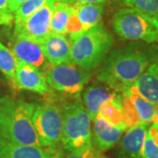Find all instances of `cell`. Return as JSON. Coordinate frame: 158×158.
Here are the masks:
<instances>
[{
	"mask_svg": "<svg viewBox=\"0 0 158 158\" xmlns=\"http://www.w3.org/2000/svg\"><path fill=\"white\" fill-rule=\"evenodd\" d=\"M158 58V47L133 44L113 51L102 65L97 78L113 90H128L146 69Z\"/></svg>",
	"mask_w": 158,
	"mask_h": 158,
	"instance_id": "6da1fadb",
	"label": "cell"
},
{
	"mask_svg": "<svg viewBox=\"0 0 158 158\" xmlns=\"http://www.w3.org/2000/svg\"><path fill=\"white\" fill-rule=\"evenodd\" d=\"M35 105L10 98H0V138L13 143L40 146L32 123Z\"/></svg>",
	"mask_w": 158,
	"mask_h": 158,
	"instance_id": "7a4b0ae2",
	"label": "cell"
},
{
	"mask_svg": "<svg viewBox=\"0 0 158 158\" xmlns=\"http://www.w3.org/2000/svg\"><path fill=\"white\" fill-rule=\"evenodd\" d=\"M113 42V34L98 25L70 41L71 62L81 69L90 72L105 59Z\"/></svg>",
	"mask_w": 158,
	"mask_h": 158,
	"instance_id": "3957f363",
	"label": "cell"
},
{
	"mask_svg": "<svg viewBox=\"0 0 158 158\" xmlns=\"http://www.w3.org/2000/svg\"><path fill=\"white\" fill-rule=\"evenodd\" d=\"M61 143L65 150L72 151L92 144L90 118L83 103L76 98L62 109Z\"/></svg>",
	"mask_w": 158,
	"mask_h": 158,
	"instance_id": "277c9868",
	"label": "cell"
},
{
	"mask_svg": "<svg viewBox=\"0 0 158 158\" xmlns=\"http://www.w3.org/2000/svg\"><path fill=\"white\" fill-rule=\"evenodd\" d=\"M114 32L130 40L153 43L158 38V19L145 12L126 7L116 11L112 19Z\"/></svg>",
	"mask_w": 158,
	"mask_h": 158,
	"instance_id": "5b68a950",
	"label": "cell"
},
{
	"mask_svg": "<svg viewBox=\"0 0 158 158\" xmlns=\"http://www.w3.org/2000/svg\"><path fill=\"white\" fill-rule=\"evenodd\" d=\"M62 118V109L54 102L34 106L32 123L40 147H56L61 141Z\"/></svg>",
	"mask_w": 158,
	"mask_h": 158,
	"instance_id": "8992f818",
	"label": "cell"
},
{
	"mask_svg": "<svg viewBox=\"0 0 158 158\" xmlns=\"http://www.w3.org/2000/svg\"><path fill=\"white\" fill-rule=\"evenodd\" d=\"M44 76L51 89L72 97L81 94L89 79L87 72L72 62L59 65L48 63L44 69Z\"/></svg>",
	"mask_w": 158,
	"mask_h": 158,
	"instance_id": "52a82bcc",
	"label": "cell"
},
{
	"mask_svg": "<svg viewBox=\"0 0 158 158\" xmlns=\"http://www.w3.org/2000/svg\"><path fill=\"white\" fill-rule=\"evenodd\" d=\"M121 106L127 129L138 125L149 124L156 112L154 104L129 90L122 93Z\"/></svg>",
	"mask_w": 158,
	"mask_h": 158,
	"instance_id": "ba28073f",
	"label": "cell"
},
{
	"mask_svg": "<svg viewBox=\"0 0 158 158\" xmlns=\"http://www.w3.org/2000/svg\"><path fill=\"white\" fill-rule=\"evenodd\" d=\"M55 9V1H48L14 30V34H22L42 44L51 34V19Z\"/></svg>",
	"mask_w": 158,
	"mask_h": 158,
	"instance_id": "9c48e42d",
	"label": "cell"
},
{
	"mask_svg": "<svg viewBox=\"0 0 158 158\" xmlns=\"http://www.w3.org/2000/svg\"><path fill=\"white\" fill-rule=\"evenodd\" d=\"M11 44V51L17 62H24L37 69L48 66L42 44L32 40L22 34H14Z\"/></svg>",
	"mask_w": 158,
	"mask_h": 158,
	"instance_id": "30bf717a",
	"label": "cell"
},
{
	"mask_svg": "<svg viewBox=\"0 0 158 158\" xmlns=\"http://www.w3.org/2000/svg\"><path fill=\"white\" fill-rule=\"evenodd\" d=\"M15 87L20 90L36 92L40 95H48L51 93L50 87L46 81L45 76L39 69L17 61Z\"/></svg>",
	"mask_w": 158,
	"mask_h": 158,
	"instance_id": "8fae6325",
	"label": "cell"
},
{
	"mask_svg": "<svg viewBox=\"0 0 158 158\" xmlns=\"http://www.w3.org/2000/svg\"><path fill=\"white\" fill-rule=\"evenodd\" d=\"M56 147L44 148L13 143L0 138V158H61Z\"/></svg>",
	"mask_w": 158,
	"mask_h": 158,
	"instance_id": "7c38bea8",
	"label": "cell"
},
{
	"mask_svg": "<svg viewBox=\"0 0 158 158\" xmlns=\"http://www.w3.org/2000/svg\"><path fill=\"white\" fill-rule=\"evenodd\" d=\"M122 93H119L107 85H92L83 94V106L90 120L96 118L101 106L109 101H121Z\"/></svg>",
	"mask_w": 158,
	"mask_h": 158,
	"instance_id": "4fadbf2b",
	"label": "cell"
},
{
	"mask_svg": "<svg viewBox=\"0 0 158 158\" xmlns=\"http://www.w3.org/2000/svg\"><path fill=\"white\" fill-rule=\"evenodd\" d=\"M148 124H141L130 127L118 145L117 158H144L143 144Z\"/></svg>",
	"mask_w": 158,
	"mask_h": 158,
	"instance_id": "5bb4252c",
	"label": "cell"
},
{
	"mask_svg": "<svg viewBox=\"0 0 158 158\" xmlns=\"http://www.w3.org/2000/svg\"><path fill=\"white\" fill-rule=\"evenodd\" d=\"M129 90L142 97L146 100L158 105V58H156L140 77L132 85Z\"/></svg>",
	"mask_w": 158,
	"mask_h": 158,
	"instance_id": "9a60e30c",
	"label": "cell"
},
{
	"mask_svg": "<svg viewBox=\"0 0 158 158\" xmlns=\"http://www.w3.org/2000/svg\"><path fill=\"white\" fill-rule=\"evenodd\" d=\"M46 59L51 65L71 62L70 41L65 35L51 33L42 43Z\"/></svg>",
	"mask_w": 158,
	"mask_h": 158,
	"instance_id": "2e32d148",
	"label": "cell"
},
{
	"mask_svg": "<svg viewBox=\"0 0 158 158\" xmlns=\"http://www.w3.org/2000/svg\"><path fill=\"white\" fill-rule=\"evenodd\" d=\"M93 141L95 147L99 151H106L119 141L123 130L110 124L105 118L98 116L94 118Z\"/></svg>",
	"mask_w": 158,
	"mask_h": 158,
	"instance_id": "e0dca14e",
	"label": "cell"
},
{
	"mask_svg": "<svg viewBox=\"0 0 158 158\" xmlns=\"http://www.w3.org/2000/svg\"><path fill=\"white\" fill-rule=\"evenodd\" d=\"M72 13L76 17L80 27L85 33L99 25L104 8L100 4H81L74 3L71 5Z\"/></svg>",
	"mask_w": 158,
	"mask_h": 158,
	"instance_id": "ac0fdd59",
	"label": "cell"
},
{
	"mask_svg": "<svg viewBox=\"0 0 158 158\" xmlns=\"http://www.w3.org/2000/svg\"><path fill=\"white\" fill-rule=\"evenodd\" d=\"M98 116L105 118L110 124L119 129L127 130L123 123V113L121 101H109L104 103L98 111Z\"/></svg>",
	"mask_w": 158,
	"mask_h": 158,
	"instance_id": "d6986e66",
	"label": "cell"
},
{
	"mask_svg": "<svg viewBox=\"0 0 158 158\" xmlns=\"http://www.w3.org/2000/svg\"><path fill=\"white\" fill-rule=\"evenodd\" d=\"M71 10V5L55 2V9L51 19V33L62 35L66 34V26Z\"/></svg>",
	"mask_w": 158,
	"mask_h": 158,
	"instance_id": "ffe728a7",
	"label": "cell"
},
{
	"mask_svg": "<svg viewBox=\"0 0 158 158\" xmlns=\"http://www.w3.org/2000/svg\"><path fill=\"white\" fill-rule=\"evenodd\" d=\"M15 57L12 55L11 49L6 48L0 41V71L5 75L13 87H15Z\"/></svg>",
	"mask_w": 158,
	"mask_h": 158,
	"instance_id": "44dd1931",
	"label": "cell"
},
{
	"mask_svg": "<svg viewBox=\"0 0 158 158\" xmlns=\"http://www.w3.org/2000/svg\"><path fill=\"white\" fill-rule=\"evenodd\" d=\"M48 1H52V0H26L25 2H23L14 12V19H13L15 25L14 30L19 28L20 25L27 18L30 17L32 14H34L35 11H38L42 6H45Z\"/></svg>",
	"mask_w": 158,
	"mask_h": 158,
	"instance_id": "7402d4cb",
	"label": "cell"
},
{
	"mask_svg": "<svg viewBox=\"0 0 158 158\" xmlns=\"http://www.w3.org/2000/svg\"><path fill=\"white\" fill-rule=\"evenodd\" d=\"M125 6L145 12L158 19V0H121Z\"/></svg>",
	"mask_w": 158,
	"mask_h": 158,
	"instance_id": "603a6c76",
	"label": "cell"
},
{
	"mask_svg": "<svg viewBox=\"0 0 158 158\" xmlns=\"http://www.w3.org/2000/svg\"><path fill=\"white\" fill-rule=\"evenodd\" d=\"M101 153L92 144L84 148L72 150L64 158H98Z\"/></svg>",
	"mask_w": 158,
	"mask_h": 158,
	"instance_id": "cb8c5ba5",
	"label": "cell"
},
{
	"mask_svg": "<svg viewBox=\"0 0 158 158\" xmlns=\"http://www.w3.org/2000/svg\"><path fill=\"white\" fill-rule=\"evenodd\" d=\"M14 19L9 6V0H0V26L11 25Z\"/></svg>",
	"mask_w": 158,
	"mask_h": 158,
	"instance_id": "d4e9b609",
	"label": "cell"
},
{
	"mask_svg": "<svg viewBox=\"0 0 158 158\" xmlns=\"http://www.w3.org/2000/svg\"><path fill=\"white\" fill-rule=\"evenodd\" d=\"M143 156L144 158H158V143L153 140L148 132L143 144Z\"/></svg>",
	"mask_w": 158,
	"mask_h": 158,
	"instance_id": "484cf974",
	"label": "cell"
},
{
	"mask_svg": "<svg viewBox=\"0 0 158 158\" xmlns=\"http://www.w3.org/2000/svg\"><path fill=\"white\" fill-rule=\"evenodd\" d=\"M26 0H9V6L11 9V12L14 14L15 11L19 8V6L22 4L23 2H25Z\"/></svg>",
	"mask_w": 158,
	"mask_h": 158,
	"instance_id": "4316f807",
	"label": "cell"
},
{
	"mask_svg": "<svg viewBox=\"0 0 158 158\" xmlns=\"http://www.w3.org/2000/svg\"><path fill=\"white\" fill-rule=\"evenodd\" d=\"M108 0H77V3H81V4H100V5H103Z\"/></svg>",
	"mask_w": 158,
	"mask_h": 158,
	"instance_id": "83f0119b",
	"label": "cell"
},
{
	"mask_svg": "<svg viewBox=\"0 0 158 158\" xmlns=\"http://www.w3.org/2000/svg\"><path fill=\"white\" fill-rule=\"evenodd\" d=\"M56 3H62V4H67V5H72L77 2V0H54Z\"/></svg>",
	"mask_w": 158,
	"mask_h": 158,
	"instance_id": "f1b7e54d",
	"label": "cell"
},
{
	"mask_svg": "<svg viewBox=\"0 0 158 158\" xmlns=\"http://www.w3.org/2000/svg\"><path fill=\"white\" fill-rule=\"evenodd\" d=\"M152 123L158 125V105L156 106V112H155V115L152 119Z\"/></svg>",
	"mask_w": 158,
	"mask_h": 158,
	"instance_id": "f546056e",
	"label": "cell"
},
{
	"mask_svg": "<svg viewBox=\"0 0 158 158\" xmlns=\"http://www.w3.org/2000/svg\"><path fill=\"white\" fill-rule=\"evenodd\" d=\"M98 158H107V157H106V156H104L103 154H100V155H99V156H98Z\"/></svg>",
	"mask_w": 158,
	"mask_h": 158,
	"instance_id": "4dcf8cb0",
	"label": "cell"
},
{
	"mask_svg": "<svg viewBox=\"0 0 158 158\" xmlns=\"http://www.w3.org/2000/svg\"><path fill=\"white\" fill-rule=\"evenodd\" d=\"M157 40V41H158V38H157V40Z\"/></svg>",
	"mask_w": 158,
	"mask_h": 158,
	"instance_id": "1f68e13d",
	"label": "cell"
}]
</instances>
